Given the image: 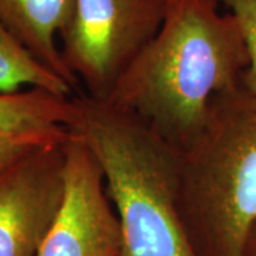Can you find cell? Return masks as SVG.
<instances>
[{
  "label": "cell",
  "mask_w": 256,
  "mask_h": 256,
  "mask_svg": "<svg viewBox=\"0 0 256 256\" xmlns=\"http://www.w3.org/2000/svg\"><path fill=\"white\" fill-rule=\"evenodd\" d=\"M67 138L0 170V256H38L64 198Z\"/></svg>",
  "instance_id": "6"
},
{
  "label": "cell",
  "mask_w": 256,
  "mask_h": 256,
  "mask_svg": "<svg viewBox=\"0 0 256 256\" xmlns=\"http://www.w3.org/2000/svg\"><path fill=\"white\" fill-rule=\"evenodd\" d=\"M68 136L70 128L44 132H0V170L38 146L63 141Z\"/></svg>",
  "instance_id": "10"
},
{
  "label": "cell",
  "mask_w": 256,
  "mask_h": 256,
  "mask_svg": "<svg viewBox=\"0 0 256 256\" xmlns=\"http://www.w3.org/2000/svg\"><path fill=\"white\" fill-rule=\"evenodd\" d=\"M74 102L70 130L102 168L121 228L120 256H196L178 210L181 150L107 101L82 94Z\"/></svg>",
  "instance_id": "2"
},
{
  "label": "cell",
  "mask_w": 256,
  "mask_h": 256,
  "mask_svg": "<svg viewBox=\"0 0 256 256\" xmlns=\"http://www.w3.org/2000/svg\"><path fill=\"white\" fill-rule=\"evenodd\" d=\"M229 13H232L246 42L250 64L242 76V84L256 92V0H220Z\"/></svg>",
  "instance_id": "11"
},
{
  "label": "cell",
  "mask_w": 256,
  "mask_h": 256,
  "mask_svg": "<svg viewBox=\"0 0 256 256\" xmlns=\"http://www.w3.org/2000/svg\"><path fill=\"white\" fill-rule=\"evenodd\" d=\"M77 117L74 98L30 87L0 92V132H44L70 128Z\"/></svg>",
  "instance_id": "8"
},
{
  "label": "cell",
  "mask_w": 256,
  "mask_h": 256,
  "mask_svg": "<svg viewBox=\"0 0 256 256\" xmlns=\"http://www.w3.org/2000/svg\"><path fill=\"white\" fill-rule=\"evenodd\" d=\"M168 0H76L62 30L66 67L88 96L108 100L128 67L162 26Z\"/></svg>",
  "instance_id": "4"
},
{
  "label": "cell",
  "mask_w": 256,
  "mask_h": 256,
  "mask_svg": "<svg viewBox=\"0 0 256 256\" xmlns=\"http://www.w3.org/2000/svg\"><path fill=\"white\" fill-rule=\"evenodd\" d=\"M218 8L220 0H168L160 32L106 100L180 150L200 136L212 97L238 87L250 64L238 20Z\"/></svg>",
  "instance_id": "1"
},
{
  "label": "cell",
  "mask_w": 256,
  "mask_h": 256,
  "mask_svg": "<svg viewBox=\"0 0 256 256\" xmlns=\"http://www.w3.org/2000/svg\"><path fill=\"white\" fill-rule=\"evenodd\" d=\"M178 210L196 256H240L256 222V92L242 82L212 97L181 150Z\"/></svg>",
  "instance_id": "3"
},
{
  "label": "cell",
  "mask_w": 256,
  "mask_h": 256,
  "mask_svg": "<svg viewBox=\"0 0 256 256\" xmlns=\"http://www.w3.org/2000/svg\"><path fill=\"white\" fill-rule=\"evenodd\" d=\"M240 256H256V222L248 232Z\"/></svg>",
  "instance_id": "12"
},
{
  "label": "cell",
  "mask_w": 256,
  "mask_h": 256,
  "mask_svg": "<svg viewBox=\"0 0 256 256\" xmlns=\"http://www.w3.org/2000/svg\"><path fill=\"white\" fill-rule=\"evenodd\" d=\"M22 86L70 96L74 88L42 64L0 22V92H18Z\"/></svg>",
  "instance_id": "9"
},
{
  "label": "cell",
  "mask_w": 256,
  "mask_h": 256,
  "mask_svg": "<svg viewBox=\"0 0 256 256\" xmlns=\"http://www.w3.org/2000/svg\"><path fill=\"white\" fill-rule=\"evenodd\" d=\"M76 0H0V22L42 64L73 88L78 78L63 62L56 34L72 16Z\"/></svg>",
  "instance_id": "7"
},
{
  "label": "cell",
  "mask_w": 256,
  "mask_h": 256,
  "mask_svg": "<svg viewBox=\"0 0 256 256\" xmlns=\"http://www.w3.org/2000/svg\"><path fill=\"white\" fill-rule=\"evenodd\" d=\"M98 160L70 130L64 198L38 256H120L121 228Z\"/></svg>",
  "instance_id": "5"
}]
</instances>
